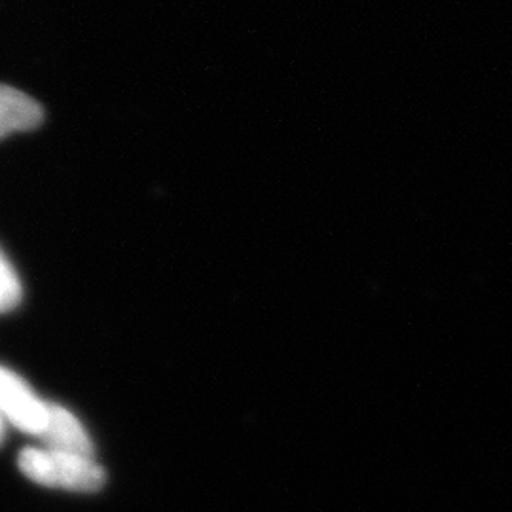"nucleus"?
Returning a JSON list of instances; mask_svg holds the SVG:
<instances>
[{"instance_id":"4","label":"nucleus","mask_w":512,"mask_h":512,"mask_svg":"<svg viewBox=\"0 0 512 512\" xmlns=\"http://www.w3.org/2000/svg\"><path fill=\"white\" fill-rule=\"evenodd\" d=\"M42 107L27 93L0 84V139L40 126Z\"/></svg>"},{"instance_id":"2","label":"nucleus","mask_w":512,"mask_h":512,"mask_svg":"<svg viewBox=\"0 0 512 512\" xmlns=\"http://www.w3.org/2000/svg\"><path fill=\"white\" fill-rule=\"evenodd\" d=\"M50 404L38 401L37 395L16 374L0 366V418L18 429L40 435L48 421Z\"/></svg>"},{"instance_id":"1","label":"nucleus","mask_w":512,"mask_h":512,"mask_svg":"<svg viewBox=\"0 0 512 512\" xmlns=\"http://www.w3.org/2000/svg\"><path fill=\"white\" fill-rule=\"evenodd\" d=\"M19 467L42 486H61L69 490L92 492L103 486L105 473L93 458L61 454L52 450L27 448L19 454Z\"/></svg>"},{"instance_id":"3","label":"nucleus","mask_w":512,"mask_h":512,"mask_svg":"<svg viewBox=\"0 0 512 512\" xmlns=\"http://www.w3.org/2000/svg\"><path fill=\"white\" fill-rule=\"evenodd\" d=\"M38 437L46 442V450L93 458L92 442L88 439L84 427L71 412H67L61 406L48 408L46 427Z\"/></svg>"},{"instance_id":"5","label":"nucleus","mask_w":512,"mask_h":512,"mask_svg":"<svg viewBox=\"0 0 512 512\" xmlns=\"http://www.w3.org/2000/svg\"><path fill=\"white\" fill-rule=\"evenodd\" d=\"M21 298L18 274L6 256L0 253V311L12 310Z\"/></svg>"},{"instance_id":"6","label":"nucleus","mask_w":512,"mask_h":512,"mask_svg":"<svg viewBox=\"0 0 512 512\" xmlns=\"http://www.w3.org/2000/svg\"><path fill=\"white\" fill-rule=\"evenodd\" d=\"M2 431H4V429H2V418H0V439H2Z\"/></svg>"}]
</instances>
